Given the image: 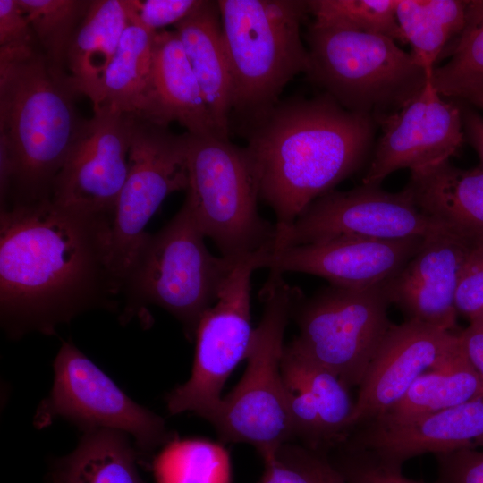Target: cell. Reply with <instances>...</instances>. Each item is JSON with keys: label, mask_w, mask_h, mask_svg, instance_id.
<instances>
[{"label": "cell", "mask_w": 483, "mask_h": 483, "mask_svg": "<svg viewBox=\"0 0 483 483\" xmlns=\"http://www.w3.org/2000/svg\"><path fill=\"white\" fill-rule=\"evenodd\" d=\"M111 221L50 199L1 209L0 318L7 335H54L83 312L117 308Z\"/></svg>", "instance_id": "obj_1"}, {"label": "cell", "mask_w": 483, "mask_h": 483, "mask_svg": "<svg viewBox=\"0 0 483 483\" xmlns=\"http://www.w3.org/2000/svg\"><path fill=\"white\" fill-rule=\"evenodd\" d=\"M375 122L324 93L279 101L250 127L245 149L259 199L275 215V239L312 201L363 165Z\"/></svg>", "instance_id": "obj_2"}, {"label": "cell", "mask_w": 483, "mask_h": 483, "mask_svg": "<svg viewBox=\"0 0 483 483\" xmlns=\"http://www.w3.org/2000/svg\"><path fill=\"white\" fill-rule=\"evenodd\" d=\"M73 96L51 75L39 48L0 58V157L6 158L12 175L1 209L50 199L84 123Z\"/></svg>", "instance_id": "obj_3"}, {"label": "cell", "mask_w": 483, "mask_h": 483, "mask_svg": "<svg viewBox=\"0 0 483 483\" xmlns=\"http://www.w3.org/2000/svg\"><path fill=\"white\" fill-rule=\"evenodd\" d=\"M217 2L232 77V113L251 126L276 106L296 75L309 70L301 37L308 1Z\"/></svg>", "instance_id": "obj_4"}, {"label": "cell", "mask_w": 483, "mask_h": 483, "mask_svg": "<svg viewBox=\"0 0 483 483\" xmlns=\"http://www.w3.org/2000/svg\"><path fill=\"white\" fill-rule=\"evenodd\" d=\"M204 239L184 202L160 231L147 233L121 289L123 324L156 305L181 322L190 340L195 338L202 316L238 263L212 255Z\"/></svg>", "instance_id": "obj_5"}, {"label": "cell", "mask_w": 483, "mask_h": 483, "mask_svg": "<svg viewBox=\"0 0 483 483\" xmlns=\"http://www.w3.org/2000/svg\"><path fill=\"white\" fill-rule=\"evenodd\" d=\"M301 295L283 275L270 272L260 291L263 314L253 331L245 372L208 419L222 441L251 445L264 462L293 438L281 358L284 331Z\"/></svg>", "instance_id": "obj_6"}, {"label": "cell", "mask_w": 483, "mask_h": 483, "mask_svg": "<svg viewBox=\"0 0 483 483\" xmlns=\"http://www.w3.org/2000/svg\"><path fill=\"white\" fill-rule=\"evenodd\" d=\"M306 38L310 80L375 121L400 110L429 81L412 55L387 37L311 23Z\"/></svg>", "instance_id": "obj_7"}, {"label": "cell", "mask_w": 483, "mask_h": 483, "mask_svg": "<svg viewBox=\"0 0 483 483\" xmlns=\"http://www.w3.org/2000/svg\"><path fill=\"white\" fill-rule=\"evenodd\" d=\"M186 136L184 203L205 237L235 263L272 251L276 227L258 214V182L245 148L216 135Z\"/></svg>", "instance_id": "obj_8"}, {"label": "cell", "mask_w": 483, "mask_h": 483, "mask_svg": "<svg viewBox=\"0 0 483 483\" xmlns=\"http://www.w3.org/2000/svg\"><path fill=\"white\" fill-rule=\"evenodd\" d=\"M383 284L368 288L329 285L296 301L292 316L299 335L289 345L358 386L393 323Z\"/></svg>", "instance_id": "obj_9"}, {"label": "cell", "mask_w": 483, "mask_h": 483, "mask_svg": "<svg viewBox=\"0 0 483 483\" xmlns=\"http://www.w3.org/2000/svg\"><path fill=\"white\" fill-rule=\"evenodd\" d=\"M188 187L187 136L130 115L129 173L110 226L109 267L120 291L147 235V224L171 193Z\"/></svg>", "instance_id": "obj_10"}, {"label": "cell", "mask_w": 483, "mask_h": 483, "mask_svg": "<svg viewBox=\"0 0 483 483\" xmlns=\"http://www.w3.org/2000/svg\"><path fill=\"white\" fill-rule=\"evenodd\" d=\"M267 250L236 264L217 301L204 313L195 334L196 348L190 378L171 391V414L191 411L208 419L222 400L230 374L246 360L253 331L250 323L251 275L261 268Z\"/></svg>", "instance_id": "obj_11"}, {"label": "cell", "mask_w": 483, "mask_h": 483, "mask_svg": "<svg viewBox=\"0 0 483 483\" xmlns=\"http://www.w3.org/2000/svg\"><path fill=\"white\" fill-rule=\"evenodd\" d=\"M53 367V386L38 408L37 427L44 428L61 417L83 432L118 430L131 436L144 453L168 443L164 419L131 399L71 342H63Z\"/></svg>", "instance_id": "obj_12"}, {"label": "cell", "mask_w": 483, "mask_h": 483, "mask_svg": "<svg viewBox=\"0 0 483 483\" xmlns=\"http://www.w3.org/2000/svg\"><path fill=\"white\" fill-rule=\"evenodd\" d=\"M447 226L423 214L404 188L388 192L375 184L330 191L312 201L275 242L274 250L337 236L382 240L426 237Z\"/></svg>", "instance_id": "obj_13"}, {"label": "cell", "mask_w": 483, "mask_h": 483, "mask_svg": "<svg viewBox=\"0 0 483 483\" xmlns=\"http://www.w3.org/2000/svg\"><path fill=\"white\" fill-rule=\"evenodd\" d=\"M129 148L130 115L107 106L95 110L55 179L51 201L112 220L129 173Z\"/></svg>", "instance_id": "obj_14"}, {"label": "cell", "mask_w": 483, "mask_h": 483, "mask_svg": "<svg viewBox=\"0 0 483 483\" xmlns=\"http://www.w3.org/2000/svg\"><path fill=\"white\" fill-rule=\"evenodd\" d=\"M376 122L382 134L363 184L380 185L399 169L412 172L448 161L463 141L461 109L445 100L430 80L403 107Z\"/></svg>", "instance_id": "obj_15"}, {"label": "cell", "mask_w": 483, "mask_h": 483, "mask_svg": "<svg viewBox=\"0 0 483 483\" xmlns=\"http://www.w3.org/2000/svg\"><path fill=\"white\" fill-rule=\"evenodd\" d=\"M457 334L414 320L393 324L372 359L343 439L388 411L425 372L458 349Z\"/></svg>", "instance_id": "obj_16"}, {"label": "cell", "mask_w": 483, "mask_h": 483, "mask_svg": "<svg viewBox=\"0 0 483 483\" xmlns=\"http://www.w3.org/2000/svg\"><path fill=\"white\" fill-rule=\"evenodd\" d=\"M479 243L449 227L426 236L408 263L383 283L390 304L402 310L405 320L453 332L459 282Z\"/></svg>", "instance_id": "obj_17"}, {"label": "cell", "mask_w": 483, "mask_h": 483, "mask_svg": "<svg viewBox=\"0 0 483 483\" xmlns=\"http://www.w3.org/2000/svg\"><path fill=\"white\" fill-rule=\"evenodd\" d=\"M424 238L337 236L268 252L262 259L261 268L281 275L309 274L339 287L368 288L395 275L418 252Z\"/></svg>", "instance_id": "obj_18"}, {"label": "cell", "mask_w": 483, "mask_h": 483, "mask_svg": "<svg viewBox=\"0 0 483 483\" xmlns=\"http://www.w3.org/2000/svg\"><path fill=\"white\" fill-rule=\"evenodd\" d=\"M341 442L370 450L402 465L425 453L437 455L476 448L483 445V398L394 426L366 424Z\"/></svg>", "instance_id": "obj_19"}, {"label": "cell", "mask_w": 483, "mask_h": 483, "mask_svg": "<svg viewBox=\"0 0 483 483\" xmlns=\"http://www.w3.org/2000/svg\"><path fill=\"white\" fill-rule=\"evenodd\" d=\"M140 118L165 127L176 122L190 134L224 138L212 120L175 30L156 33L145 107Z\"/></svg>", "instance_id": "obj_20"}, {"label": "cell", "mask_w": 483, "mask_h": 483, "mask_svg": "<svg viewBox=\"0 0 483 483\" xmlns=\"http://www.w3.org/2000/svg\"><path fill=\"white\" fill-rule=\"evenodd\" d=\"M212 120L229 139L232 77L222 35L217 1H204L174 25Z\"/></svg>", "instance_id": "obj_21"}, {"label": "cell", "mask_w": 483, "mask_h": 483, "mask_svg": "<svg viewBox=\"0 0 483 483\" xmlns=\"http://www.w3.org/2000/svg\"><path fill=\"white\" fill-rule=\"evenodd\" d=\"M405 188L436 222L483 242V167L463 170L448 161L411 172Z\"/></svg>", "instance_id": "obj_22"}, {"label": "cell", "mask_w": 483, "mask_h": 483, "mask_svg": "<svg viewBox=\"0 0 483 483\" xmlns=\"http://www.w3.org/2000/svg\"><path fill=\"white\" fill-rule=\"evenodd\" d=\"M132 10L131 0H93L66 55L71 91L88 97L97 109L106 69L114 58Z\"/></svg>", "instance_id": "obj_23"}, {"label": "cell", "mask_w": 483, "mask_h": 483, "mask_svg": "<svg viewBox=\"0 0 483 483\" xmlns=\"http://www.w3.org/2000/svg\"><path fill=\"white\" fill-rule=\"evenodd\" d=\"M480 398L483 382L459 344L446 361L419 376L397 403L367 424L394 426Z\"/></svg>", "instance_id": "obj_24"}, {"label": "cell", "mask_w": 483, "mask_h": 483, "mask_svg": "<svg viewBox=\"0 0 483 483\" xmlns=\"http://www.w3.org/2000/svg\"><path fill=\"white\" fill-rule=\"evenodd\" d=\"M47 483H144L128 435L114 429L83 432L76 448L55 460Z\"/></svg>", "instance_id": "obj_25"}, {"label": "cell", "mask_w": 483, "mask_h": 483, "mask_svg": "<svg viewBox=\"0 0 483 483\" xmlns=\"http://www.w3.org/2000/svg\"><path fill=\"white\" fill-rule=\"evenodd\" d=\"M156 33L139 21L132 4L129 23L106 69L97 109L107 106L123 114L142 116Z\"/></svg>", "instance_id": "obj_26"}, {"label": "cell", "mask_w": 483, "mask_h": 483, "mask_svg": "<svg viewBox=\"0 0 483 483\" xmlns=\"http://www.w3.org/2000/svg\"><path fill=\"white\" fill-rule=\"evenodd\" d=\"M467 1L398 0L396 19L411 55L428 75L448 41L462 32Z\"/></svg>", "instance_id": "obj_27"}, {"label": "cell", "mask_w": 483, "mask_h": 483, "mask_svg": "<svg viewBox=\"0 0 483 483\" xmlns=\"http://www.w3.org/2000/svg\"><path fill=\"white\" fill-rule=\"evenodd\" d=\"M281 373L289 391L307 390L315 398L326 447L343 440L354 408L349 388L332 371L302 356L289 344L281 358Z\"/></svg>", "instance_id": "obj_28"}, {"label": "cell", "mask_w": 483, "mask_h": 483, "mask_svg": "<svg viewBox=\"0 0 483 483\" xmlns=\"http://www.w3.org/2000/svg\"><path fill=\"white\" fill-rule=\"evenodd\" d=\"M17 2L30 21L51 75L69 89L66 73L67 52L91 1L17 0Z\"/></svg>", "instance_id": "obj_29"}, {"label": "cell", "mask_w": 483, "mask_h": 483, "mask_svg": "<svg viewBox=\"0 0 483 483\" xmlns=\"http://www.w3.org/2000/svg\"><path fill=\"white\" fill-rule=\"evenodd\" d=\"M430 82L442 97L464 99L483 89V0L467 1L466 21L450 60Z\"/></svg>", "instance_id": "obj_30"}, {"label": "cell", "mask_w": 483, "mask_h": 483, "mask_svg": "<svg viewBox=\"0 0 483 483\" xmlns=\"http://www.w3.org/2000/svg\"><path fill=\"white\" fill-rule=\"evenodd\" d=\"M157 483H230V462L219 445L205 440L174 441L157 458Z\"/></svg>", "instance_id": "obj_31"}, {"label": "cell", "mask_w": 483, "mask_h": 483, "mask_svg": "<svg viewBox=\"0 0 483 483\" xmlns=\"http://www.w3.org/2000/svg\"><path fill=\"white\" fill-rule=\"evenodd\" d=\"M397 4L398 0L308 1L313 25L381 35L405 44L396 19Z\"/></svg>", "instance_id": "obj_32"}, {"label": "cell", "mask_w": 483, "mask_h": 483, "mask_svg": "<svg viewBox=\"0 0 483 483\" xmlns=\"http://www.w3.org/2000/svg\"><path fill=\"white\" fill-rule=\"evenodd\" d=\"M335 458L328 461L345 483H425L406 478L402 464L374 452L340 442Z\"/></svg>", "instance_id": "obj_33"}, {"label": "cell", "mask_w": 483, "mask_h": 483, "mask_svg": "<svg viewBox=\"0 0 483 483\" xmlns=\"http://www.w3.org/2000/svg\"><path fill=\"white\" fill-rule=\"evenodd\" d=\"M322 457V453L286 443L274 459L264 462L259 483H318Z\"/></svg>", "instance_id": "obj_34"}, {"label": "cell", "mask_w": 483, "mask_h": 483, "mask_svg": "<svg viewBox=\"0 0 483 483\" xmlns=\"http://www.w3.org/2000/svg\"><path fill=\"white\" fill-rule=\"evenodd\" d=\"M37 43L17 0H0V56L33 52Z\"/></svg>", "instance_id": "obj_35"}, {"label": "cell", "mask_w": 483, "mask_h": 483, "mask_svg": "<svg viewBox=\"0 0 483 483\" xmlns=\"http://www.w3.org/2000/svg\"><path fill=\"white\" fill-rule=\"evenodd\" d=\"M458 314L471 322H483V242L479 243L462 271L455 296Z\"/></svg>", "instance_id": "obj_36"}, {"label": "cell", "mask_w": 483, "mask_h": 483, "mask_svg": "<svg viewBox=\"0 0 483 483\" xmlns=\"http://www.w3.org/2000/svg\"><path fill=\"white\" fill-rule=\"evenodd\" d=\"M437 483H483V451L463 448L436 455Z\"/></svg>", "instance_id": "obj_37"}, {"label": "cell", "mask_w": 483, "mask_h": 483, "mask_svg": "<svg viewBox=\"0 0 483 483\" xmlns=\"http://www.w3.org/2000/svg\"><path fill=\"white\" fill-rule=\"evenodd\" d=\"M201 0H132L139 21L148 30L157 32L167 25H175L187 17Z\"/></svg>", "instance_id": "obj_38"}, {"label": "cell", "mask_w": 483, "mask_h": 483, "mask_svg": "<svg viewBox=\"0 0 483 483\" xmlns=\"http://www.w3.org/2000/svg\"><path fill=\"white\" fill-rule=\"evenodd\" d=\"M461 349L483 382V322H471L457 333Z\"/></svg>", "instance_id": "obj_39"}, {"label": "cell", "mask_w": 483, "mask_h": 483, "mask_svg": "<svg viewBox=\"0 0 483 483\" xmlns=\"http://www.w3.org/2000/svg\"><path fill=\"white\" fill-rule=\"evenodd\" d=\"M462 123L468 139L476 149L483 167V117L477 113L467 111L462 113Z\"/></svg>", "instance_id": "obj_40"}, {"label": "cell", "mask_w": 483, "mask_h": 483, "mask_svg": "<svg viewBox=\"0 0 483 483\" xmlns=\"http://www.w3.org/2000/svg\"><path fill=\"white\" fill-rule=\"evenodd\" d=\"M318 483H345L325 455L320 462Z\"/></svg>", "instance_id": "obj_41"}, {"label": "cell", "mask_w": 483, "mask_h": 483, "mask_svg": "<svg viewBox=\"0 0 483 483\" xmlns=\"http://www.w3.org/2000/svg\"><path fill=\"white\" fill-rule=\"evenodd\" d=\"M466 100L483 110V89L468 95Z\"/></svg>", "instance_id": "obj_42"}]
</instances>
